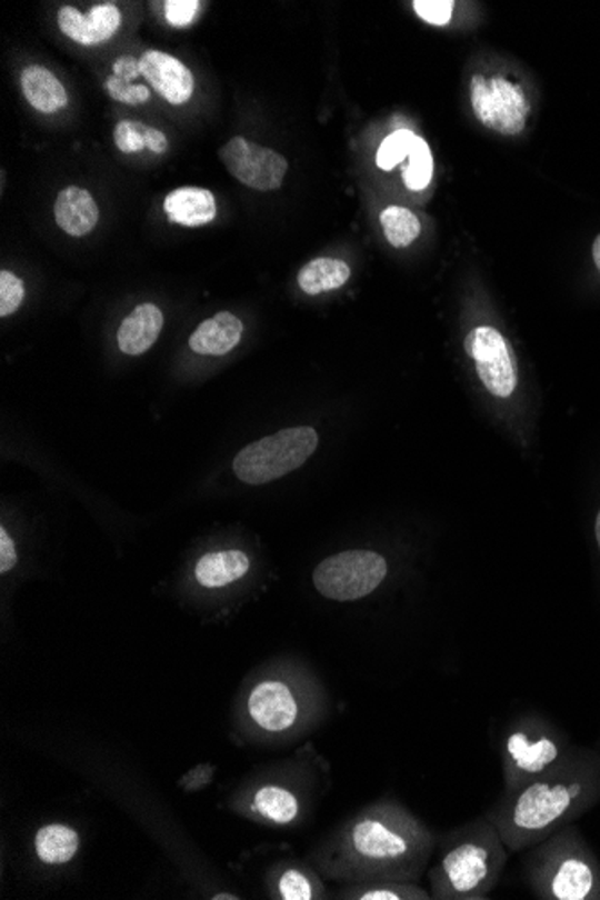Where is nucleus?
Listing matches in <instances>:
<instances>
[{
    "mask_svg": "<svg viewBox=\"0 0 600 900\" xmlns=\"http://www.w3.org/2000/svg\"><path fill=\"white\" fill-rule=\"evenodd\" d=\"M437 838L407 807L384 798L338 826L310 853V863L328 881L419 882Z\"/></svg>",
    "mask_w": 600,
    "mask_h": 900,
    "instance_id": "1",
    "label": "nucleus"
},
{
    "mask_svg": "<svg viewBox=\"0 0 600 900\" xmlns=\"http://www.w3.org/2000/svg\"><path fill=\"white\" fill-rule=\"evenodd\" d=\"M600 794L597 760H572L553 766L549 773L523 788L503 792L488 817L497 826L509 852L541 843L559 827L581 814Z\"/></svg>",
    "mask_w": 600,
    "mask_h": 900,
    "instance_id": "2",
    "label": "nucleus"
},
{
    "mask_svg": "<svg viewBox=\"0 0 600 900\" xmlns=\"http://www.w3.org/2000/svg\"><path fill=\"white\" fill-rule=\"evenodd\" d=\"M437 861L428 870L436 900L489 899L509 858L497 826L488 812L437 838Z\"/></svg>",
    "mask_w": 600,
    "mask_h": 900,
    "instance_id": "3",
    "label": "nucleus"
},
{
    "mask_svg": "<svg viewBox=\"0 0 600 900\" xmlns=\"http://www.w3.org/2000/svg\"><path fill=\"white\" fill-rule=\"evenodd\" d=\"M328 710L320 681L299 669H279L250 684L243 698L244 730L258 741H296L319 727Z\"/></svg>",
    "mask_w": 600,
    "mask_h": 900,
    "instance_id": "4",
    "label": "nucleus"
},
{
    "mask_svg": "<svg viewBox=\"0 0 600 900\" xmlns=\"http://www.w3.org/2000/svg\"><path fill=\"white\" fill-rule=\"evenodd\" d=\"M317 446L319 433L313 428H287L243 448L232 468L241 482L263 486L299 469L313 456Z\"/></svg>",
    "mask_w": 600,
    "mask_h": 900,
    "instance_id": "5",
    "label": "nucleus"
},
{
    "mask_svg": "<svg viewBox=\"0 0 600 900\" xmlns=\"http://www.w3.org/2000/svg\"><path fill=\"white\" fill-rule=\"evenodd\" d=\"M532 867V888L541 899L587 900L600 897V870L587 852L556 841L544 847Z\"/></svg>",
    "mask_w": 600,
    "mask_h": 900,
    "instance_id": "6",
    "label": "nucleus"
},
{
    "mask_svg": "<svg viewBox=\"0 0 600 900\" xmlns=\"http://www.w3.org/2000/svg\"><path fill=\"white\" fill-rule=\"evenodd\" d=\"M389 572L387 561L372 550H346L314 568L313 584L320 596L351 602L371 596Z\"/></svg>",
    "mask_w": 600,
    "mask_h": 900,
    "instance_id": "7",
    "label": "nucleus"
},
{
    "mask_svg": "<svg viewBox=\"0 0 600 900\" xmlns=\"http://www.w3.org/2000/svg\"><path fill=\"white\" fill-rule=\"evenodd\" d=\"M563 760L561 742L544 732H536L534 722H514L503 739V792L517 791L541 774L549 773Z\"/></svg>",
    "mask_w": 600,
    "mask_h": 900,
    "instance_id": "8",
    "label": "nucleus"
},
{
    "mask_svg": "<svg viewBox=\"0 0 600 900\" xmlns=\"http://www.w3.org/2000/svg\"><path fill=\"white\" fill-rule=\"evenodd\" d=\"M471 107L483 127L502 136H518L526 128L530 104L520 84L511 83L503 76L486 80L477 74L471 78Z\"/></svg>",
    "mask_w": 600,
    "mask_h": 900,
    "instance_id": "9",
    "label": "nucleus"
},
{
    "mask_svg": "<svg viewBox=\"0 0 600 900\" xmlns=\"http://www.w3.org/2000/svg\"><path fill=\"white\" fill-rule=\"evenodd\" d=\"M220 159L234 179L256 191H276L287 177L288 160L277 151L234 137L220 150Z\"/></svg>",
    "mask_w": 600,
    "mask_h": 900,
    "instance_id": "10",
    "label": "nucleus"
},
{
    "mask_svg": "<svg viewBox=\"0 0 600 900\" xmlns=\"http://www.w3.org/2000/svg\"><path fill=\"white\" fill-rule=\"evenodd\" d=\"M466 351L477 363L480 381L497 398H509L517 390V366L506 338L491 326L474 328L466 338Z\"/></svg>",
    "mask_w": 600,
    "mask_h": 900,
    "instance_id": "11",
    "label": "nucleus"
},
{
    "mask_svg": "<svg viewBox=\"0 0 600 900\" xmlns=\"http://www.w3.org/2000/svg\"><path fill=\"white\" fill-rule=\"evenodd\" d=\"M310 806V792L297 788L293 780L259 783L244 798V812L259 823L293 827L302 821Z\"/></svg>",
    "mask_w": 600,
    "mask_h": 900,
    "instance_id": "12",
    "label": "nucleus"
},
{
    "mask_svg": "<svg viewBox=\"0 0 600 900\" xmlns=\"http://www.w3.org/2000/svg\"><path fill=\"white\" fill-rule=\"evenodd\" d=\"M141 72L148 83L171 104L188 103L194 92V78L182 61L168 52L146 51L141 57Z\"/></svg>",
    "mask_w": 600,
    "mask_h": 900,
    "instance_id": "13",
    "label": "nucleus"
},
{
    "mask_svg": "<svg viewBox=\"0 0 600 900\" xmlns=\"http://www.w3.org/2000/svg\"><path fill=\"white\" fill-rule=\"evenodd\" d=\"M122 14L118 6H94L89 13H81L74 6H63L58 11L61 33L81 46H98L107 42L121 26Z\"/></svg>",
    "mask_w": 600,
    "mask_h": 900,
    "instance_id": "14",
    "label": "nucleus"
},
{
    "mask_svg": "<svg viewBox=\"0 0 600 900\" xmlns=\"http://www.w3.org/2000/svg\"><path fill=\"white\" fill-rule=\"evenodd\" d=\"M164 328V314L156 304L137 306L127 319L122 320L118 331L119 349L128 357H141L150 351L159 340Z\"/></svg>",
    "mask_w": 600,
    "mask_h": 900,
    "instance_id": "15",
    "label": "nucleus"
},
{
    "mask_svg": "<svg viewBox=\"0 0 600 900\" xmlns=\"http://www.w3.org/2000/svg\"><path fill=\"white\" fill-rule=\"evenodd\" d=\"M243 322L229 311L203 320L189 338V348L202 357H226L241 342Z\"/></svg>",
    "mask_w": 600,
    "mask_h": 900,
    "instance_id": "16",
    "label": "nucleus"
},
{
    "mask_svg": "<svg viewBox=\"0 0 600 900\" xmlns=\"http://www.w3.org/2000/svg\"><path fill=\"white\" fill-rule=\"evenodd\" d=\"M268 891L272 899L281 900H317L326 897L322 876L311 863L279 864L268 881Z\"/></svg>",
    "mask_w": 600,
    "mask_h": 900,
    "instance_id": "17",
    "label": "nucleus"
},
{
    "mask_svg": "<svg viewBox=\"0 0 600 900\" xmlns=\"http://www.w3.org/2000/svg\"><path fill=\"white\" fill-rule=\"evenodd\" d=\"M54 221L66 234L81 238L94 230L99 221V207L87 189L67 188L54 203Z\"/></svg>",
    "mask_w": 600,
    "mask_h": 900,
    "instance_id": "18",
    "label": "nucleus"
},
{
    "mask_svg": "<svg viewBox=\"0 0 600 900\" xmlns=\"http://www.w3.org/2000/svg\"><path fill=\"white\" fill-rule=\"evenodd\" d=\"M217 198L209 189H174L164 200L166 217L177 226H209L217 218Z\"/></svg>",
    "mask_w": 600,
    "mask_h": 900,
    "instance_id": "19",
    "label": "nucleus"
},
{
    "mask_svg": "<svg viewBox=\"0 0 600 900\" xmlns=\"http://www.w3.org/2000/svg\"><path fill=\"white\" fill-rule=\"evenodd\" d=\"M20 87L28 103L42 113H57L69 104V94L57 76L40 66L26 67Z\"/></svg>",
    "mask_w": 600,
    "mask_h": 900,
    "instance_id": "20",
    "label": "nucleus"
},
{
    "mask_svg": "<svg viewBox=\"0 0 600 900\" xmlns=\"http://www.w3.org/2000/svg\"><path fill=\"white\" fill-rule=\"evenodd\" d=\"M250 570V559L241 550L207 552L194 567L197 581L206 588H223L240 581Z\"/></svg>",
    "mask_w": 600,
    "mask_h": 900,
    "instance_id": "21",
    "label": "nucleus"
},
{
    "mask_svg": "<svg viewBox=\"0 0 600 900\" xmlns=\"http://www.w3.org/2000/svg\"><path fill=\"white\" fill-rule=\"evenodd\" d=\"M80 850V834L72 827L51 823L38 830L34 838V852L43 864L60 867L74 859Z\"/></svg>",
    "mask_w": 600,
    "mask_h": 900,
    "instance_id": "22",
    "label": "nucleus"
},
{
    "mask_svg": "<svg viewBox=\"0 0 600 900\" xmlns=\"http://www.w3.org/2000/svg\"><path fill=\"white\" fill-rule=\"evenodd\" d=\"M349 277L351 268L340 259L317 258L302 267L297 276V282L306 296L314 297L342 288L349 281Z\"/></svg>",
    "mask_w": 600,
    "mask_h": 900,
    "instance_id": "23",
    "label": "nucleus"
},
{
    "mask_svg": "<svg viewBox=\"0 0 600 900\" xmlns=\"http://www.w3.org/2000/svg\"><path fill=\"white\" fill-rule=\"evenodd\" d=\"M340 899L352 900H430L432 893L422 890L418 882L366 881L346 882Z\"/></svg>",
    "mask_w": 600,
    "mask_h": 900,
    "instance_id": "24",
    "label": "nucleus"
},
{
    "mask_svg": "<svg viewBox=\"0 0 600 900\" xmlns=\"http://www.w3.org/2000/svg\"><path fill=\"white\" fill-rule=\"evenodd\" d=\"M113 142L122 153H139L142 150H150L157 156H162L169 150L168 137L164 133L157 128L148 127L139 121H130V119L118 122V127L113 130Z\"/></svg>",
    "mask_w": 600,
    "mask_h": 900,
    "instance_id": "25",
    "label": "nucleus"
},
{
    "mask_svg": "<svg viewBox=\"0 0 600 900\" xmlns=\"http://www.w3.org/2000/svg\"><path fill=\"white\" fill-rule=\"evenodd\" d=\"M384 238L396 249H404L421 234V221L407 207L390 206L380 214Z\"/></svg>",
    "mask_w": 600,
    "mask_h": 900,
    "instance_id": "26",
    "label": "nucleus"
},
{
    "mask_svg": "<svg viewBox=\"0 0 600 900\" xmlns=\"http://www.w3.org/2000/svg\"><path fill=\"white\" fill-rule=\"evenodd\" d=\"M410 162L403 168V182L410 191H421L428 188L433 177V157L430 146L422 141L421 137H416L412 150L409 156Z\"/></svg>",
    "mask_w": 600,
    "mask_h": 900,
    "instance_id": "27",
    "label": "nucleus"
},
{
    "mask_svg": "<svg viewBox=\"0 0 600 900\" xmlns=\"http://www.w3.org/2000/svg\"><path fill=\"white\" fill-rule=\"evenodd\" d=\"M416 137L418 136L410 132V130H398V132L390 133L381 142L378 156H376L378 168L383 169V171H392L396 166L401 164L410 156Z\"/></svg>",
    "mask_w": 600,
    "mask_h": 900,
    "instance_id": "28",
    "label": "nucleus"
},
{
    "mask_svg": "<svg viewBox=\"0 0 600 900\" xmlns=\"http://www.w3.org/2000/svg\"><path fill=\"white\" fill-rule=\"evenodd\" d=\"M24 282L14 273L2 270L0 272V317H10L17 313L24 302Z\"/></svg>",
    "mask_w": 600,
    "mask_h": 900,
    "instance_id": "29",
    "label": "nucleus"
},
{
    "mask_svg": "<svg viewBox=\"0 0 600 900\" xmlns=\"http://www.w3.org/2000/svg\"><path fill=\"white\" fill-rule=\"evenodd\" d=\"M104 90L113 101L124 104L148 103L151 98L150 89L146 84H133V81L119 80L116 76H110L109 80L104 81Z\"/></svg>",
    "mask_w": 600,
    "mask_h": 900,
    "instance_id": "30",
    "label": "nucleus"
},
{
    "mask_svg": "<svg viewBox=\"0 0 600 900\" xmlns=\"http://www.w3.org/2000/svg\"><path fill=\"white\" fill-rule=\"evenodd\" d=\"M413 11L428 24L446 26L450 24L453 2L451 0H416Z\"/></svg>",
    "mask_w": 600,
    "mask_h": 900,
    "instance_id": "31",
    "label": "nucleus"
},
{
    "mask_svg": "<svg viewBox=\"0 0 600 900\" xmlns=\"http://www.w3.org/2000/svg\"><path fill=\"white\" fill-rule=\"evenodd\" d=\"M200 11L198 0H169L164 4L166 19L173 28H188Z\"/></svg>",
    "mask_w": 600,
    "mask_h": 900,
    "instance_id": "32",
    "label": "nucleus"
},
{
    "mask_svg": "<svg viewBox=\"0 0 600 900\" xmlns=\"http://www.w3.org/2000/svg\"><path fill=\"white\" fill-rule=\"evenodd\" d=\"M17 549L6 527H0V573H8L17 567Z\"/></svg>",
    "mask_w": 600,
    "mask_h": 900,
    "instance_id": "33",
    "label": "nucleus"
},
{
    "mask_svg": "<svg viewBox=\"0 0 600 900\" xmlns=\"http://www.w3.org/2000/svg\"><path fill=\"white\" fill-rule=\"evenodd\" d=\"M214 771H217L214 766H198L180 780V786L188 789V791H198V789L206 788L207 783L211 782Z\"/></svg>",
    "mask_w": 600,
    "mask_h": 900,
    "instance_id": "34",
    "label": "nucleus"
},
{
    "mask_svg": "<svg viewBox=\"0 0 600 900\" xmlns=\"http://www.w3.org/2000/svg\"><path fill=\"white\" fill-rule=\"evenodd\" d=\"M593 261H596L600 272V234L597 236L596 243H593Z\"/></svg>",
    "mask_w": 600,
    "mask_h": 900,
    "instance_id": "35",
    "label": "nucleus"
},
{
    "mask_svg": "<svg viewBox=\"0 0 600 900\" xmlns=\"http://www.w3.org/2000/svg\"><path fill=\"white\" fill-rule=\"evenodd\" d=\"M596 538H597V543H599V549H600V511H599V514H597Z\"/></svg>",
    "mask_w": 600,
    "mask_h": 900,
    "instance_id": "36",
    "label": "nucleus"
},
{
    "mask_svg": "<svg viewBox=\"0 0 600 900\" xmlns=\"http://www.w3.org/2000/svg\"><path fill=\"white\" fill-rule=\"evenodd\" d=\"M212 899H232V900H238V899H240V897H236V896H226V893H221V896L212 897Z\"/></svg>",
    "mask_w": 600,
    "mask_h": 900,
    "instance_id": "37",
    "label": "nucleus"
}]
</instances>
